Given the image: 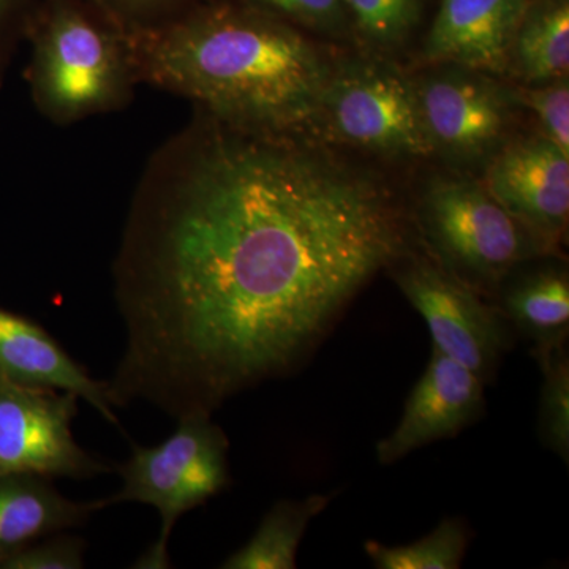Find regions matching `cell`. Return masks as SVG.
<instances>
[{
    "label": "cell",
    "mask_w": 569,
    "mask_h": 569,
    "mask_svg": "<svg viewBox=\"0 0 569 569\" xmlns=\"http://www.w3.org/2000/svg\"><path fill=\"white\" fill-rule=\"evenodd\" d=\"M104 500L78 503L61 496L48 478L37 475L0 477V565L47 535L80 526Z\"/></svg>",
    "instance_id": "cell-15"
},
{
    "label": "cell",
    "mask_w": 569,
    "mask_h": 569,
    "mask_svg": "<svg viewBox=\"0 0 569 569\" xmlns=\"http://www.w3.org/2000/svg\"><path fill=\"white\" fill-rule=\"evenodd\" d=\"M356 31L380 50L406 43L421 18L419 0H343Z\"/></svg>",
    "instance_id": "cell-20"
},
{
    "label": "cell",
    "mask_w": 569,
    "mask_h": 569,
    "mask_svg": "<svg viewBox=\"0 0 569 569\" xmlns=\"http://www.w3.org/2000/svg\"><path fill=\"white\" fill-rule=\"evenodd\" d=\"M26 81L52 126L126 110L141 84L133 41L88 0H36Z\"/></svg>",
    "instance_id": "cell-3"
},
{
    "label": "cell",
    "mask_w": 569,
    "mask_h": 569,
    "mask_svg": "<svg viewBox=\"0 0 569 569\" xmlns=\"http://www.w3.org/2000/svg\"><path fill=\"white\" fill-rule=\"evenodd\" d=\"M130 37L170 28L204 0H88Z\"/></svg>",
    "instance_id": "cell-21"
},
{
    "label": "cell",
    "mask_w": 569,
    "mask_h": 569,
    "mask_svg": "<svg viewBox=\"0 0 569 569\" xmlns=\"http://www.w3.org/2000/svg\"><path fill=\"white\" fill-rule=\"evenodd\" d=\"M417 222L427 254L489 301L520 264L552 253L482 183L468 179H433Z\"/></svg>",
    "instance_id": "cell-4"
},
{
    "label": "cell",
    "mask_w": 569,
    "mask_h": 569,
    "mask_svg": "<svg viewBox=\"0 0 569 569\" xmlns=\"http://www.w3.org/2000/svg\"><path fill=\"white\" fill-rule=\"evenodd\" d=\"M320 123L337 140L387 157L433 153L419 111L417 86L383 61L332 67L320 104Z\"/></svg>",
    "instance_id": "cell-6"
},
{
    "label": "cell",
    "mask_w": 569,
    "mask_h": 569,
    "mask_svg": "<svg viewBox=\"0 0 569 569\" xmlns=\"http://www.w3.org/2000/svg\"><path fill=\"white\" fill-rule=\"evenodd\" d=\"M486 190L550 252L569 219V153L546 137L505 146L490 160Z\"/></svg>",
    "instance_id": "cell-10"
},
{
    "label": "cell",
    "mask_w": 569,
    "mask_h": 569,
    "mask_svg": "<svg viewBox=\"0 0 569 569\" xmlns=\"http://www.w3.org/2000/svg\"><path fill=\"white\" fill-rule=\"evenodd\" d=\"M173 436L151 448H134L132 458L118 467L121 492L104 503L149 505L160 512L162 529L137 568L170 567L168 541L176 522L186 512L206 503L230 482L228 438L212 422L211 415L192 413L179 418Z\"/></svg>",
    "instance_id": "cell-5"
},
{
    "label": "cell",
    "mask_w": 569,
    "mask_h": 569,
    "mask_svg": "<svg viewBox=\"0 0 569 569\" xmlns=\"http://www.w3.org/2000/svg\"><path fill=\"white\" fill-rule=\"evenodd\" d=\"M470 531L460 518H445L410 545L366 542V553L378 569H458L466 557Z\"/></svg>",
    "instance_id": "cell-18"
},
{
    "label": "cell",
    "mask_w": 569,
    "mask_h": 569,
    "mask_svg": "<svg viewBox=\"0 0 569 569\" xmlns=\"http://www.w3.org/2000/svg\"><path fill=\"white\" fill-rule=\"evenodd\" d=\"M0 377L24 387L73 392L119 425L108 381L93 380L41 326L0 309Z\"/></svg>",
    "instance_id": "cell-13"
},
{
    "label": "cell",
    "mask_w": 569,
    "mask_h": 569,
    "mask_svg": "<svg viewBox=\"0 0 569 569\" xmlns=\"http://www.w3.org/2000/svg\"><path fill=\"white\" fill-rule=\"evenodd\" d=\"M485 389V381L467 367L432 350L395 430L377 443L378 462L391 466L475 425L486 411Z\"/></svg>",
    "instance_id": "cell-11"
},
{
    "label": "cell",
    "mask_w": 569,
    "mask_h": 569,
    "mask_svg": "<svg viewBox=\"0 0 569 569\" xmlns=\"http://www.w3.org/2000/svg\"><path fill=\"white\" fill-rule=\"evenodd\" d=\"M33 3L36 0H0V84L18 44L24 40Z\"/></svg>",
    "instance_id": "cell-25"
},
{
    "label": "cell",
    "mask_w": 569,
    "mask_h": 569,
    "mask_svg": "<svg viewBox=\"0 0 569 569\" xmlns=\"http://www.w3.org/2000/svg\"><path fill=\"white\" fill-rule=\"evenodd\" d=\"M415 86L433 152L477 160L507 132L512 97L489 81L488 74L455 69L430 74Z\"/></svg>",
    "instance_id": "cell-9"
},
{
    "label": "cell",
    "mask_w": 569,
    "mask_h": 569,
    "mask_svg": "<svg viewBox=\"0 0 569 569\" xmlns=\"http://www.w3.org/2000/svg\"><path fill=\"white\" fill-rule=\"evenodd\" d=\"M516 100L535 112L545 137L569 153V82L560 80L535 84V88L520 89Z\"/></svg>",
    "instance_id": "cell-22"
},
{
    "label": "cell",
    "mask_w": 569,
    "mask_h": 569,
    "mask_svg": "<svg viewBox=\"0 0 569 569\" xmlns=\"http://www.w3.org/2000/svg\"><path fill=\"white\" fill-rule=\"evenodd\" d=\"M538 432L549 451L569 462V356L567 347L550 355L541 366Z\"/></svg>",
    "instance_id": "cell-19"
},
{
    "label": "cell",
    "mask_w": 569,
    "mask_h": 569,
    "mask_svg": "<svg viewBox=\"0 0 569 569\" xmlns=\"http://www.w3.org/2000/svg\"><path fill=\"white\" fill-rule=\"evenodd\" d=\"M530 0H441L427 36L425 58L479 71L505 73Z\"/></svg>",
    "instance_id": "cell-12"
},
{
    "label": "cell",
    "mask_w": 569,
    "mask_h": 569,
    "mask_svg": "<svg viewBox=\"0 0 569 569\" xmlns=\"http://www.w3.org/2000/svg\"><path fill=\"white\" fill-rule=\"evenodd\" d=\"M307 32L342 36L351 24L343 0H249Z\"/></svg>",
    "instance_id": "cell-23"
},
{
    "label": "cell",
    "mask_w": 569,
    "mask_h": 569,
    "mask_svg": "<svg viewBox=\"0 0 569 569\" xmlns=\"http://www.w3.org/2000/svg\"><path fill=\"white\" fill-rule=\"evenodd\" d=\"M80 397L24 387L0 377V477L92 478L110 468L82 451L71 433Z\"/></svg>",
    "instance_id": "cell-8"
},
{
    "label": "cell",
    "mask_w": 569,
    "mask_h": 569,
    "mask_svg": "<svg viewBox=\"0 0 569 569\" xmlns=\"http://www.w3.org/2000/svg\"><path fill=\"white\" fill-rule=\"evenodd\" d=\"M141 84L244 132L310 138L332 63L309 32L249 0H204L181 21L130 37Z\"/></svg>",
    "instance_id": "cell-2"
},
{
    "label": "cell",
    "mask_w": 569,
    "mask_h": 569,
    "mask_svg": "<svg viewBox=\"0 0 569 569\" xmlns=\"http://www.w3.org/2000/svg\"><path fill=\"white\" fill-rule=\"evenodd\" d=\"M331 496L282 500L269 509L250 541L223 561V569H295L309 523L323 512Z\"/></svg>",
    "instance_id": "cell-17"
},
{
    "label": "cell",
    "mask_w": 569,
    "mask_h": 569,
    "mask_svg": "<svg viewBox=\"0 0 569 569\" xmlns=\"http://www.w3.org/2000/svg\"><path fill=\"white\" fill-rule=\"evenodd\" d=\"M498 309L512 331L530 342L531 356L541 366L567 347L569 335V279L567 269L545 266L512 279L498 290Z\"/></svg>",
    "instance_id": "cell-14"
},
{
    "label": "cell",
    "mask_w": 569,
    "mask_h": 569,
    "mask_svg": "<svg viewBox=\"0 0 569 569\" xmlns=\"http://www.w3.org/2000/svg\"><path fill=\"white\" fill-rule=\"evenodd\" d=\"M509 67L529 84L568 77L569 0H530L516 32Z\"/></svg>",
    "instance_id": "cell-16"
},
{
    "label": "cell",
    "mask_w": 569,
    "mask_h": 569,
    "mask_svg": "<svg viewBox=\"0 0 569 569\" xmlns=\"http://www.w3.org/2000/svg\"><path fill=\"white\" fill-rule=\"evenodd\" d=\"M397 287L426 321L433 350L492 383L512 346V328L497 305L410 250L391 266Z\"/></svg>",
    "instance_id": "cell-7"
},
{
    "label": "cell",
    "mask_w": 569,
    "mask_h": 569,
    "mask_svg": "<svg viewBox=\"0 0 569 569\" xmlns=\"http://www.w3.org/2000/svg\"><path fill=\"white\" fill-rule=\"evenodd\" d=\"M84 565V546L77 538H56L29 545L0 565L6 569H78Z\"/></svg>",
    "instance_id": "cell-24"
},
{
    "label": "cell",
    "mask_w": 569,
    "mask_h": 569,
    "mask_svg": "<svg viewBox=\"0 0 569 569\" xmlns=\"http://www.w3.org/2000/svg\"><path fill=\"white\" fill-rule=\"evenodd\" d=\"M408 250L406 212L372 171L194 107L130 201L112 266L127 339L112 402L212 415L293 370Z\"/></svg>",
    "instance_id": "cell-1"
}]
</instances>
